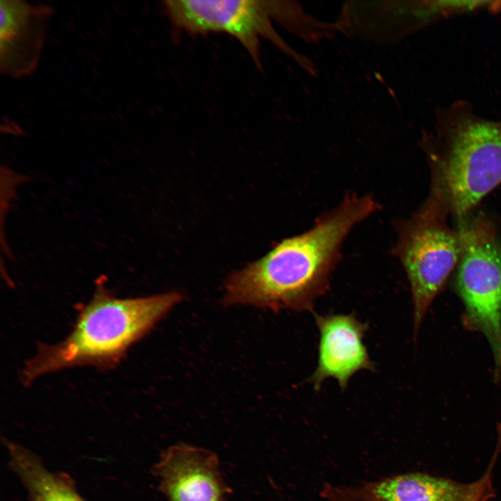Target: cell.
Here are the masks:
<instances>
[{"label": "cell", "mask_w": 501, "mask_h": 501, "mask_svg": "<svg viewBox=\"0 0 501 501\" xmlns=\"http://www.w3.org/2000/svg\"><path fill=\"white\" fill-rule=\"evenodd\" d=\"M380 208L372 195L347 192L305 231L284 239L260 260L231 273L225 284L224 304L311 310L328 289L349 234Z\"/></svg>", "instance_id": "obj_1"}, {"label": "cell", "mask_w": 501, "mask_h": 501, "mask_svg": "<svg viewBox=\"0 0 501 501\" xmlns=\"http://www.w3.org/2000/svg\"><path fill=\"white\" fill-rule=\"evenodd\" d=\"M182 299L175 291L118 298L100 280L66 338L56 344H40L36 353L25 362L21 372L23 383L29 385L43 375L69 367L116 366Z\"/></svg>", "instance_id": "obj_2"}, {"label": "cell", "mask_w": 501, "mask_h": 501, "mask_svg": "<svg viewBox=\"0 0 501 501\" xmlns=\"http://www.w3.org/2000/svg\"><path fill=\"white\" fill-rule=\"evenodd\" d=\"M420 145L457 218L501 184V122L479 116L468 102L439 109Z\"/></svg>", "instance_id": "obj_3"}, {"label": "cell", "mask_w": 501, "mask_h": 501, "mask_svg": "<svg viewBox=\"0 0 501 501\" xmlns=\"http://www.w3.org/2000/svg\"><path fill=\"white\" fill-rule=\"evenodd\" d=\"M449 212L442 183L432 175L429 195L423 205L408 218L395 222L397 239L392 253L409 282L415 333L462 253L461 233L449 226Z\"/></svg>", "instance_id": "obj_4"}, {"label": "cell", "mask_w": 501, "mask_h": 501, "mask_svg": "<svg viewBox=\"0 0 501 501\" xmlns=\"http://www.w3.org/2000/svg\"><path fill=\"white\" fill-rule=\"evenodd\" d=\"M164 7L172 24L189 33H228L239 40L260 67V39L272 42L306 72L317 67L306 56L292 49L273 26V1L170 0Z\"/></svg>", "instance_id": "obj_5"}, {"label": "cell", "mask_w": 501, "mask_h": 501, "mask_svg": "<svg viewBox=\"0 0 501 501\" xmlns=\"http://www.w3.org/2000/svg\"><path fill=\"white\" fill-rule=\"evenodd\" d=\"M462 253L456 287L466 319L489 340L498 363L501 347V245L488 219L476 220L461 230Z\"/></svg>", "instance_id": "obj_6"}, {"label": "cell", "mask_w": 501, "mask_h": 501, "mask_svg": "<svg viewBox=\"0 0 501 501\" xmlns=\"http://www.w3.org/2000/svg\"><path fill=\"white\" fill-rule=\"evenodd\" d=\"M219 462L211 450L178 443L161 452L152 472L167 501H227Z\"/></svg>", "instance_id": "obj_7"}, {"label": "cell", "mask_w": 501, "mask_h": 501, "mask_svg": "<svg viewBox=\"0 0 501 501\" xmlns=\"http://www.w3.org/2000/svg\"><path fill=\"white\" fill-rule=\"evenodd\" d=\"M0 10L1 73L15 79L27 77L39 65L54 10L49 5L2 0Z\"/></svg>", "instance_id": "obj_8"}, {"label": "cell", "mask_w": 501, "mask_h": 501, "mask_svg": "<svg viewBox=\"0 0 501 501\" xmlns=\"http://www.w3.org/2000/svg\"><path fill=\"white\" fill-rule=\"evenodd\" d=\"M315 322L319 333L317 363L309 378L315 390L328 379L344 389L356 373L374 369L363 342L367 325L354 315H315Z\"/></svg>", "instance_id": "obj_9"}, {"label": "cell", "mask_w": 501, "mask_h": 501, "mask_svg": "<svg viewBox=\"0 0 501 501\" xmlns=\"http://www.w3.org/2000/svg\"><path fill=\"white\" fill-rule=\"evenodd\" d=\"M476 485L415 472L342 487L360 501H466Z\"/></svg>", "instance_id": "obj_10"}, {"label": "cell", "mask_w": 501, "mask_h": 501, "mask_svg": "<svg viewBox=\"0 0 501 501\" xmlns=\"http://www.w3.org/2000/svg\"><path fill=\"white\" fill-rule=\"evenodd\" d=\"M7 464L22 484L27 501H86L67 472L49 469L42 459L22 444L3 438Z\"/></svg>", "instance_id": "obj_11"}, {"label": "cell", "mask_w": 501, "mask_h": 501, "mask_svg": "<svg viewBox=\"0 0 501 501\" xmlns=\"http://www.w3.org/2000/svg\"><path fill=\"white\" fill-rule=\"evenodd\" d=\"M273 19L308 42H317L340 31L339 24L319 20L295 1H274Z\"/></svg>", "instance_id": "obj_12"}, {"label": "cell", "mask_w": 501, "mask_h": 501, "mask_svg": "<svg viewBox=\"0 0 501 501\" xmlns=\"http://www.w3.org/2000/svg\"><path fill=\"white\" fill-rule=\"evenodd\" d=\"M497 455L493 456L492 463L485 473L477 481L473 492L466 501H486L493 495L491 484L492 468ZM331 501H360L350 495L342 488L335 490L331 496Z\"/></svg>", "instance_id": "obj_13"}, {"label": "cell", "mask_w": 501, "mask_h": 501, "mask_svg": "<svg viewBox=\"0 0 501 501\" xmlns=\"http://www.w3.org/2000/svg\"><path fill=\"white\" fill-rule=\"evenodd\" d=\"M499 354H500V362H501V347H500V353H499ZM498 358H499V357H498Z\"/></svg>", "instance_id": "obj_14"}]
</instances>
